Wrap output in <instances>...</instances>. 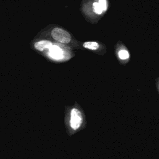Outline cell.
I'll return each mask as SVG.
<instances>
[{
  "instance_id": "cell-1",
  "label": "cell",
  "mask_w": 159,
  "mask_h": 159,
  "mask_svg": "<svg viewBox=\"0 0 159 159\" xmlns=\"http://www.w3.org/2000/svg\"><path fill=\"white\" fill-rule=\"evenodd\" d=\"M83 122L82 115L81 112L77 108H73L70 113V124L71 128L76 130L82 125Z\"/></svg>"
},
{
  "instance_id": "cell-2",
  "label": "cell",
  "mask_w": 159,
  "mask_h": 159,
  "mask_svg": "<svg viewBox=\"0 0 159 159\" xmlns=\"http://www.w3.org/2000/svg\"><path fill=\"white\" fill-rule=\"evenodd\" d=\"M52 37L61 43L67 44L70 41V35L67 31L60 28H55L52 31Z\"/></svg>"
},
{
  "instance_id": "cell-3",
  "label": "cell",
  "mask_w": 159,
  "mask_h": 159,
  "mask_svg": "<svg viewBox=\"0 0 159 159\" xmlns=\"http://www.w3.org/2000/svg\"><path fill=\"white\" fill-rule=\"evenodd\" d=\"M49 55L55 60H61L63 57V52L57 45H52L49 48Z\"/></svg>"
},
{
  "instance_id": "cell-4",
  "label": "cell",
  "mask_w": 159,
  "mask_h": 159,
  "mask_svg": "<svg viewBox=\"0 0 159 159\" xmlns=\"http://www.w3.org/2000/svg\"><path fill=\"white\" fill-rule=\"evenodd\" d=\"M52 45V44L50 41H42L40 42H38L35 44V47L38 51H42L45 49H49Z\"/></svg>"
},
{
  "instance_id": "cell-5",
  "label": "cell",
  "mask_w": 159,
  "mask_h": 159,
  "mask_svg": "<svg viewBox=\"0 0 159 159\" xmlns=\"http://www.w3.org/2000/svg\"><path fill=\"white\" fill-rule=\"evenodd\" d=\"M83 47L90 50L95 51L99 48V44L95 42H86L83 44Z\"/></svg>"
},
{
  "instance_id": "cell-6",
  "label": "cell",
  "mask_w": 159,
  "mask_h": 159,
  "mask_svg": "<svg viewBox=\"0 0 159 159\" xmlns=\"http://www.w3.org/2000/svg\"><path fill=\"white\" fill-rule=\"evenodd\" d=\"M118 55L119 57L122 60H126L129 57V52L126 50H121L119 52Z\"/></svg>"
},
{
  "instance_id": "cell-7",
  "label": "cell",
  "mask_w": 159,
  "mask_h": 159,
  "mask_svg": "<svg viewBox=\"0 0 159 159\" xmlns=\"http://www.w3.org/2000/svg\"><path fill=\"white\" fill-rule=\"evenodd\" d=\"M93 8L94 9V11L96 14H98V15H101V14H102V13H103V9H102V8H101L100 5L97 2H95L93 3Z\"/></svg>"
},
{
  "instance_id": "cell-8",
  "label": "cell",
  "mask_w": 159,
  "mask_h": 159,
  "mask_svg": "<svg viewBox=\"0 0 159 159\" xmlns=\"http://www.w3.org/2000/svg\"><path fill=\"white\" fill-rule=\"evenodd\" d=\"M99 4L100 5L103 11H106L107 9V3L106 0H99Z\"/></svg>"
}]
</instances>
